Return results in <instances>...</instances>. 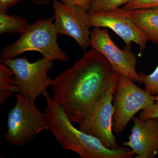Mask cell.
I'll return each mask as SVG.
<instances>
[{
    "mask_svg": "<svg viewBox=\"0 0 158 158\" xmlns=\"http://www.w3.org/2000/svg\"><path fill=\"white\" fill-rule=\"evenodd\" d=\"M113 100V130L118 135L123 132L136 113L155 102L156 96L139 88L131 79L120 75Z\"/></svg>",
    "mask_w": 158,
    "mask_h": 158,
    "instance_id": "8992f818",
    "label": "cell"
},
{
    "mask_svg": "<svg viewBox=\"0 0 158 158\" xmlns=\"http://www.w3.org/2000/svg\"><path fill=\"white\" fill-rule=\"evenodd\" d=\"M33 2L36 5H46L49 3L50 0H32Z\"/></svg>",
    "mask_w": 158,
    "mask_h": 158,
    "instance_id": "44dd1931",
    "label": "cell"
},
{
    "mask_svg": "<svg viewBox=\"0 0 158 158\" xmlns=\"http://www.w3.org/2000/svg\"><path fill=\"white\" fill-rule=\"evenodd\" d=\"M53 8L54 25L58 34L73 38L83 50L91 46L87 10L80 6L65 5L58 0H53Z\"/></svg>",
    "mask_w": 158,
    "mask_h": 158,
    "instance_id": "9c48e42d",
    "label": "cell"
},
{
    "mask_svg": "<svg viewBox=\"0 0 158 158\" xmlns=\"http://www.w3.org/2000/svg\"><path fill=\"white\" fill-rule=\"evenodd\" d=\"M133 120L129 141L123 145L131 148L135 158H156L158 156V118L142 120L134 116Z\"/></svg>",
    "mask_w": 158,
    "mask_h": 158,
    "instance_id": "8fae6325",
    "label": "cell"
},
{
    "mask_svg": "<svg viewBox=\"0 0 158 158\" xmlns=\"http://www.w3.org/2000/svg\"><path fill=\"white\" fill-rule=\"evenodd\" d=\"M10 7L9 0H0V11H7Z\"/></svg>",
    "mask_w": 158,
    "mask_h": 158,
    "instance_id": "ffe728a7",
    "label": "cell"
},
{
    "mask_svg": "<svg viewBox=\"0 0 158 158\" xmlns=\"http://www.w3.org/2000/svg\"><path fill=\"white\" fill-rule=\"evenodd\" d=\"M46 102L44 113L50 131L65 149L76 153L81 158H125V148H108L97 138L74 126L66 113L47 91L43 95Z\"/></svg>",
    "mask_w": 158,
    "mask_h": 158,
    "instance_id": "7a4b0ae2",
    "label": "cell"
},
{
    "mask_svg": "<svg viewBox=\"0 0 158 158\" xmlns=\"http://www.w3.org/2000/svg\"><path fill=\"white\" fill-rule=\"evenodd\" d=\"M138 117L142 120L158 118V95L156 96L155 102L150 106L141 110Z\"/></svg>",
    "mask_w": 158,
    "mask_h": 158,
    "instance_id": "ac0fdd59",
    "label": "cell"
},
{
    "mask_svg": "<svg viewBox=\"0 0 158 158\" xmlns=\"http://www.w3.org/2000/svg\"></svg>",
    "mask_w": 158,
    "mask_h": 158,
    "instance_id": "cb8c5ba5",
    "label": "cell"
},
{
    "mask_svg": "<svg viewBox=\"0 0 158 158\" xmlns=\"http://www.w3.org/2000/svg\"><path fill=\"white\" fill-rule=\"evenodd\" d=\"M1 62L11 69L14 73V84L19 88V93L29 100L35 102L52 85L53 79L48 75L49 71L53 67L52 60L43 57L31 62L23 57Z\"/></svg>",
    "mask_w": 158,
    "mask_h": 158,
    "instance_id": "5b68a950",
    "label": "cell"
},
{
    "mask_svg": "<svg viewBox=\"0 0 158 158\" xmlns=\"http://www.w3.org/2000/svg\"><path fill=\"white\" fill-rule=\"evenodd\" d=\"M129 1V0H93L88 11L90 14L117 9L123 5L124 6Z\"/></svg>",
    "mask_w": 158,
    "mask_h": 158,
    "instance_id": "9a60e30c",
    "label": "cell"
},
{
    "mask_svg": "<svg viewBox=\"0 0 158 158\" xmlns=\"http://www.w3.org/2000/svg\"><path fill=\"white\" fill-rule=\"evenodd\" d=\"M89 23L90 27L113 30L124 41L127 46H131L133 43L138 44L140 55L146 48L148 39L133 22L129 11L117 8L89 13Z\"/></svg>",
    "mask_w": 158,
    "mask_h": 158,
    "instance_id": "30bf717a",
    "label": "cell"
},
{
    "mask_svg": "<svg viewBox=\"0 0 158 158\" xmlns=\"http://www.w3.org/2000/svg\"><path fill=\"white\" fill-rule=\"evenodd\" d=\"M145 91L152 95H158V65L152 73L148 75L139 73Z\"/></svg>",
    "mask_w": 158,
    "mask_h": 158,
    "instance_id": "2e32d148",
    "label": "cell"
},
{
    "mask_svg": "<svg viewBox=\"0 0 158 158\" xmlns=\"http://www.w3.org/2000/svg\"><path fill=\"white\" fill-rule=\"evenodd\" d=\"M16 98V104L8 114V130L3 136L11 146L20 147L48 130V124L44 113L36 106L35 102L19 93Z\"/></svg>",
    "mask_w": 158,
    "mask_h": 158,
    "instance_id": "277c9868",
    "label": "cell"
},
{
    "mask_svg": "<svg viewBox=\"0 0 158 158\" xmlns=\"http://www.w3.org/2000/svg\"><path fill=\"white\" fill-rule=\"evenodd\" d=\"M30 25L27 19L17 15H10L7 11H0V34H22Z\"/></svg>",
    "mask_w": 158,
    "mask_h": 158,
    "instance_id": "4fadbf2b",
    "label": "cell"
},
{
    "mask_svg": "<svg viewBox=\"0 0 158 158\" xmlns=\"http://www.w3.org/2000/svg\"><path fill=\"white\" fill-rule=\"evenodd\" d=\"M61 2L68 6H78L85 8L88 11V6L86 0H61Z\"/></svg>",
    "mask_w": 158,
    "mask_h": 158,
    "instance_id": "d6986e66",
    "label": "cell"
},
{
    "mask_svg": "<svg viewBox=\"0 0 158 158\" xmlns=\"http://www.w3.org/2000/svg\"><path fill=\"white\" fill-rule=\"evenodd\" d=\"M86 2H87V5H88V8H89V6H90V3H91V2H92V1H93V0H86Z\"/></svg>",
    "mask_w": 158,
    "mask_h": 158,
    "instance_id": "603a6c76",
    "label": "cell"
},
{
    "mask_svg": "<svg viewBox=\"0 0 158 158\" xmlns=\"http://www.w3.org/2000/svg\"><path fill=\"white\" fill-rule=\"evenodd\" d=\"M120 75L92 48L53 79L52 97L72 122L80 125L102 95L118 82Z\"/></svg>",
    "mask_w": 158,
    "mask_h": 158,
    "instance_id": "6da1fadb",
    "label": "cell"
},
{
    "mask_svg": "<svg viewBox=\"0 0 158 158\" xmlns=\"http://www.w3.org/2000/svg\"><path fill=\"white\" fill-rule=\"evenodd\" d=\"M90 44L106 59L115 71L133 81L142 83L140 74L136 71L138 64L135 55L130 47L119 48L111 39L108 30L94 27L91 31Z\"/></svg>",
    "mask_w": 158,
    "mask_h": 158,
    "instance_id": "ba28073f",
    "label": "cell"
},
{
    "mask_svg": "<svg viewBox=\"0 0 158 158\" xmlns=\"http://www.w3.org/2000/svg\"><path fill=\"white\" fill-rule=\"evenodd\" d=\"M21 1H22V0H9V2L10 6L11 7V6H14Z\"/></svg>",
    "mask_w": 158,
    "mask_h": 158,
    "instance_id": "7402d4cb",
    "label": "cell"
},
{
    "mask_svg": "<svg viewBox=\"0 0 158 158\" xmlns=\"http://www.w3.org/2000/svg\"><path fill=\"white\" fill-rule=\"evenodd\" d=\"M133 22L148 40L158 44V7L130 11Z\"/></svg>",
    "mask_w": 158,
    "mask_h": 158,
    "instance_id": "7c38bea8",
    "label": "cell"
},
{
    "mask_svg": "<svg viewBox=\"0 0 158 158\" xmlns=\"http://www.w3.org/2000/svg\"><path fill=\"white\" fill-rule=\"evenodd\" d=\"M158 7V0H129L123 9L131 11Z\"/></svg>",
    "mask_w": 158,
    "mask_h": 158,
    "instance_id": "e0dca14e",
    "label": "cell"
},
{
    "mask_svg": "<svg viewBox=\"0 0 158 158\" xmlns=\"http://www.w3.org/2000/svg\"><path fill=\"white\" fill-rule=\"evenodd\" d=\"M54 21L52 16L38 19L30 25L19 39L2 49L1 61L17 58L26 52L36 51L42 54L43 57L53 61L69 62V57L58 44V34Z\"/></svg>",
    "mask_w": 158,
    "mask_h": 158,
    "instance_id": "3957f363",
    "label": "cell"
},
{
    "mask_svg": "<svg viewBox=\"0 0 158 158\" xmlns=\"http://www.w3.org/2000/svg\"><path fill=\"white\" fill-rule=\"evenodd\" d=\"M118 82L113 85L98 100L92 110L79 125L80 130L97 138L110 149L120 148L113 133L115 107L112 102Z\"/></svg>",
    "mask_w": 158,
    "mask_h": 158,
    "instance_id": "52a82bcc",
    "label": "cell"
},
{
    "mask_svg": "<svg viewBox=\"0 0 158 158\" xmlns=\"http://www.w3.org/2000/svg\"><path fill=\"white\" fill-rule=\"evenodd\" d=\"M14 73L11 68L1 62L0 64V104H4L13 94L19 93L18 87L14 84Z\"/></svg>",
    "mask_w": 158,
    "mask_h": 158,
    "instance_id": "5bb4252c",
    "label": "cell"
}]
</instances>
